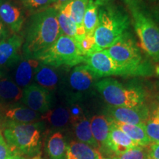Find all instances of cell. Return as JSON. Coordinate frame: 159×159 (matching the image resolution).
Masks as SVG:
<instances>
[{
  "instance_id": "22",
  "label": "cell",
  "mask_w": 159,
  "mask_h": 159,
  "mask_svg": "<svg viewBox=\"0 0 159 159\" xmlns=\"http://www.w3.org/2000/svg\"><path fill=\"white\" fill-rule=\"evenodd\" d=\"M99 150L84 143L71 141L67 144L66 159H102Z\"/></svg>"
},
{
  "instance_id": "33",
  "label": "cell",
  "mask_w": 159,
  "mask_h": 159,
  "mask_svg": "<svg viewBox=\"0 0 159 159\" xmlns=\"http://www.w3.org/2000/svg\"><path fill=\"white\" fill-rule=\"evenodd\" d=\"M8 144L5 142V139L0 140V159H9L13 155Z\"/></svg>"
},
{
  "instance_id": "34",
  "label": "cell",
  "mask_w": 159,
  "mask_h": 159,
  "mask_svg": "<svg viewBox=\"0 0 159 159\" xmlns=\"http://www.w3.org/2000/svg\"><path fill=\"white\" fill-rule=\"evenodd\" d=\"M148 152V159H159V143L150 144Z\"/></svg>"
},
{
  "instance_id": "12",
  "label": "cell",
  "mask_w": 159,
  "mask_h": 159,
  "mask_svg": "<svg viewBox=\"0 0 159 159\" xmlns=\"http://www.w3.org/2000/svg\"><path fill=\"white\" fill-rule=\"evenodd\" d=\"M23 11L12 0H0V20L13 33H19L25 22Z\"/></svg>"
},
{
  "instance_id": "1",
  "label": "cell",
  "mask_w": 159,
  "mask_h": 159,
  "mask_svg": "<svg viewBox=\"0 0 159 159\" xmlns=\"http://www.w3.org/2000/svg\"><path fill=\"white\" fill-rule=\"evenodd\" d=\"M57 14L52 6L31 16L22 46L23 57L35 59L57 41L61 35Z\"/></svg>"
},
{
  "instance_id": "24",
  "label": "cell",
  "mask_w": 159,
  "mask_h": 159,
  "mask_svg": "<svg viewBox=\"0 0 159 159\" xmlns=\"http://www.w3.org/2000/svg\"><path fill=\"white\" fill-rule=\"evenodd\" d=\"M114 123L138 146L149 147L152 144L146 134L144 125H135L117 122H114Z\"/></svg>"
},
{
  "instance_id": "21",
  "label": "cell",
  "mask_w": 159,
  "mask_h": 159,
  "mask_svg": "<svg viewBox=\"0 0 159 159\" xmlns=\"http://www.w3.org/2000/svg\"><path fill=\"white\" fill-rule=\"evenodd\" d=\"M41 120L52 129H63L70 123V114L68 107L58 106L41 114Z\"/></svg>"
},
{
  "instance_id": "10",
  "label": "cell",
  "mask_w": 159,
  "mask_h": 159,
  "mask_svg": "<svg viewBox=\"0 0 159 159\" xmlns=\"http://www.w3.org/2000/svg\"><path fill=\"white\" fill-rule=\"evenodd\" d=\"M105 113L114 122L135 125H144L150 117V111L145 105L132 108L109 105L105 109Z\"/></svg>"
},
{
  "instance_id": "2",
  "label": "cell",
  "mask_w": 159,
  "mask_h": 159,
  "mask_svg": "<svg viewBox=\"0 0 159 159\" xmlns=\"http://www.w3.org/2000/svg\"><path fill=\"white\" fill-rule=\"evenodd\" d=\"M130 18L124 10L109 3L99 7L98 23L94 38L98 50H104L116 43L126 34Z\"/></svg>"
},
{
  "instance_id": "9",
  "label": "cell",
  "mask_w": 159,
  "mask_h": 159,
  "mask_svg": "<svg viewBox=\"0 0 159 159\" xmlns=\"http://www.w3.org/2000/svg\"><path fill=\"white\" fill-rule=\"evenodd\" d=\"M21 102L31 110L43 114L52 108L53 97L49 90L36 83H31L23 89Z\"/></svg>"
},
{
  "instance_id": "6",
  "label": "cell",
  "mask_w": 159,
  "mask_h": 159,
  "mask_svg": "<svg viewBox=\"0 0 159 159\" xmlns=\"http://www.w3.org/2000/svg\"><path fill=\"white\" fill-rule=\"evenodd\" d=\"M96 88L111 106L132 108L144 105L145 93L139 87L125 86L114 79L105 78L96 83Z\"/></svg>"
},
{
  "instance_id": "35",
  "label": "cell",
  "mask_w": 159,
  "mask_h": 159,
  "mask_svg": "<svg viewBox=\"0 0 159 159\" xmlns=\"http://www.w3.org/2000/svg\"><path fill=\"white\" fill-rule=\"evenodd\" d=\"M7 37H8V30L2 23V21L0 20V41H2Z\"/></svg>"
},
{
  "instance_id": "27",
  "label": "cell",
  "mask_w": 159,
  "mask_h": 159,
  "mask_svg": "<svg viewBox=\"0 0 159 159\" xmlns=\"http://www.w3.org/2000/svg\"><path fill=\"white\" fill-rule=\"evenodd\" d=\"M98 6L94 4L88 3L83 17V28L85 30V35H94L95 29L98 23Z\"/></svg>"
},
{
  "instance_id": "8",
  "label": "cell",
  "mask_w": 159,
  "mask_h": 159,
  "mask_svg": "<svg viewBox=\"0 0 159 159\" xmlns=\"http://www.w3.org/2000/svg\"><path fill=\"white\" fill-rule=\"evenodd\" d=\"M84 62L96 78L112 75L125 76L123 69L105 50L96 51L86 55Z\"/></svg>"
},
{
  "instance_id": "43",
  "label": "cell",
  "mask_w": 159,
  "mask_h": 159,
  "mask_svg": "<svg viewBox=\"0 0 159 159\" xmlns=\"http://www.w3.org/2000/svg\"><path fill=\"white\" fill-rule=\"evenodd\" d=\"M102 159H114V158H102Z\"/></svg>"
},
{
  "instance_id": "25",
  "label": "cell",
  "mask_w": 159,
  "mask_h": 159,
  "mask_svg": "<svg viewBox=\"0 0 159 159\" xmlns=\"http://www.w3.org/2000/svg\"><path fill=\"white\" fill-rule=\"evenodd\" d=\"M73 125L74 132L76 139L78 142L84 143L99 150V146L93 136L91 128L90 121L85 116H83Z\"/></svg>"
},
{
  "instance_id": "30",
  "label": "cell",
  "mask_w": 159,
  "mask_h": 159,
  "mask_svg": "<svg viewBox=\"0 0 159 159\" xmlns=\"http://www.w3.org/2000/svg\"><path fill=\"white\" fill-rule=\"evenodd\" d=\"M148 147L136 146L114 159H148Z\"/></svg>"
},
{
  "instance_id": "42",
  "label": "cell",
  "mask_w": 159,
  "mask_h": 159,
  "mask_svg": "<svg viewBox=\"0 0 159 159\" xmlns=\"http://www.w3.org/2000/svg\"><path fill=\"white\" fill-rule=\"evenodd\" d=\"M32 159H42V158H41L39 156H35L33 157V158H32Z\"/></svg>"
},
{
  "instance_id": "38",
  "label": "cell",
  "mask_w": 159,
  "mask_h": 159,
  "mask_svg": "<svg viewBox=\"0 0 159 159\" xmlns=\"http://www.w3.org/2000/svg\"><path fill=\"white\" fill-rule=\"evenodd\" d=\"M9 159H26V158L21 156V155L13 154V155H12V156Z\"/></svg>"
},
{
  "instance_id": "13",
  "label": "cell",
  "mask_w": 159,
  "mask_h": 159,
  "mask_svg": "<svg viewBox=\"0 0 159 159\" xmlns=\"http://www.w3.org/2000/svg\"><path fill=\"white\" fill-rule=\"evenodd\" d=\"M39 64L40 61L36 59L22 56L21 61L12 69L13 77H10L20 88L25 89L31 84Z\"/></svg>"
},
{
  "instance_id": "18",
  "label": "cell",
  "mask_w": 159,
  "mask_h": 159,
  "mask_svg": "<svg viewBox=\"0 0 159 159\" xmlns=\"http://www.w3.org/2000/svg\"><path fill=\"white\" fill-rule=\"evenodd\" d=\"M57 69L40 62L35 72L33 80L36 84L49 91H54L58 87L61 80Z\"/></svg>"
},
{
  "instance_id": "20",
  "label": "cell",
  "mask_w": 159,
  "mask_h": 159,
  "mask_svg": "<svg viewBox=\"0 0 159 159\" xmlns=\"http://www.w3.org/2000/svg\"><path fill=\"white\" fill-rule=\"evenodd\" d=\"M91 128L95 141L99 148H107V143L110 133L111 119L105 115H95L90 120Z\"/></svg>"
},
{
  "instance_id": "11",
  "label": "cell",
  "mask_w": 159,
  "mask_h": 159,
  "mask_svg": "<svg viewBox=\"0 0 159 159\" xmlns=\"http://www.w3.org/2000/svg\"><path fill=\"white\" fill-rule=\"evenodd\" d=\"M23 43L22 37L17 34L0 41V69L5 74V70L13 69L22 58Z\"/></svg>"
},
{
  "instance_id": "37",
  "label": "cell",
  "mask_w": 159,
  "mask_h": 159,
  "mask_svg": "<svg viewBox=\"0 0 159 159\" xmlns=\"http://www.w3.org/2000/svg\"><path fill=\"white\" fill-rule=\"evenodd\" d=\"M111 1H112V0H89V2L94 4V5H96L99 7H101V6L111 3Z\"/></svg>"
},
{
  "instance_id": "23",
  "label": "cell",
  "mask_w": 159,
  "mask_h": 159,
  "mask_svg": "<svg viewBox=\"0 0 159 159\" xmlns=\"http://www.w3.org/2000/svg\"><path fill=\"white\" fill-rule=\"evenodd\" d=\"M88 3L89 0H72L63 7L68 11L69 14L74 20L77 26V39L75 40L76 42L85 35V30L83 28V17Z\"/></svg>"
},
{
  "instance_id": "16",
  "label": "cell",
  "mask_w": 159,
  "mask_h": 159,
  "mask_svg": "<svg viewBox=\"0 0 159 159\" xmlns=\"http://www.w3.org/2000/svg\"><path fill=\"white\" fill-rule=\"evenodd\" d=\"M136 146L138 145L135 144L122 130L117 127L114 121L111 119L110 133L107 143V149H109L117 156H119Z\"/></svg>"
},
{
  "instance_id": "7",
  "label": "cell",
  "mask_w": 159,
  "mask_h": 159,
  "mask_svg": "<svg viewBox=\"0 0 159 159\" xmlns=\"http://www.w3.org/2000/svg\"><path fill=\"white\" fill-rule=\"evenodd\" d=\"M35 59L43 64L59 68L77 66L84 62L85 56L74 39L61 35L49 48Z\"/></svg>"
},
{
  "instance_id": "15",
  "label": "cell",
  "mask_w": 159,
  "mask_h": 159,
  "mask_svg": "<svg viewBox=\"0 0 159 159\" xmlns=\"http://www.w3.org/2000/svg\"><path fill=\"white\" fill-rule=\"evenodd\" d=\"M3 121H11L16 123H33L41 121V114L31 110L25 105L17 104L2 108Z\"/></svg>"
},
{
  "instance_id": "17",
  "label": "cell",
  "mask_w": 159,
  "mask_h": 159,
  "mask_svg": "<svg viewBox=\"0 0 159 159\" xmlns=\"http://www.w3.org/2000/svg\"><path fill=\"white\" fill-rule=\"evenodd\" d=\"M23 89L18 85L9 75L0 78V105L4 107L17 104L21 101Z\"/></svg>"
},
{
  "instance_id": "41",
  "label": "cell",
  "mask_w": 159,
  "mask_h": 159,
  "mask_svg": "<svg viewBox=\"0 0 159 159\" xmlns=\"http://www.w3.org/2000/svg\"><path fill=\"white\" fill-rule=\"evenodd\" d=\"M6 75V74H5V72H4V71H2V70H1V69H0V78H1V77H2V76H3V75Z\"/></svg>"
},
{
  "instance_id": "26",
  "label": "cell",
  "mask_w": 159,
  "mask_h": 159,
  "mask_svg": "<svg viewBox=\"0 0 159 159\" xmlns=\"http://www.w3.org/2000/svg\"><path fill=\"white\" fill-rule=\"evenodd\" d=\"M57 11V19L61 35H66L75 39H77V26L74 20L69 14L68 11L64 7H61Z\"/></svg>"
},
{
  "instance_id": "31",
  "label": "cell",
  "mask_w": 159,
  "mask_h": 159,
  "mask_svg": "<svg viewBox=\"0 0 159 159\" xmlns=\"http://www.w3.org/2000/svg\"><path fill=\"white\" fill-rule=\"evenodd\" d=\"M81 52L85 57L91 53L96 51H99L97 49L96 43H95L94 35H85L83 38H81L77 42Z\"/></svg>"
},
{
  "instance_id": "19",
  "label": "cell",
  "mask_w": 159,
  "mask_h": 159,
  "mask_svg": "<svg viewBox=\"0 0 159 159\" xmlns=\"http://www.w3.org/2000/svg\"><path fill=\"white\" fill-rule=\"evenodd\" d=\"M67 143L61 131L49 134L45 143V150L50 159H66Z\"/></svg>"
},
{
  "instance_id": "40",
  "label": "cell",
  "mask_w": 159,
  "mask_h": 159,
  "mask_svg": "<svg viewBox=\"0 0 159 159\" xmlns=\"http://www.w3.org/2000/svg\"><path fill=\"white\" fill-rule=\"evenodd\" d=\"M155 113H156V114L157 115V116H158V117L159 118V105H158V108H157L156 112H155Z\"/></svg>"
},
{
  "instance_id": "14",
  "label": "cell",
  "mask_w": 159,
  "mask_h": 159,
  "mask_svg": "<svg viewBox=\"0 0 159 159\" xmlns=\"http://www.w3.org/2000/svg\"><path fill=\"white\" fill-rule=\"evenodd\" d=\"M97 79L86 64L75 66L69 77V85L76 94L89 91Z\"/></svg>"
},
{
  "instance_id": "28",
  "label": "cell",
  "mask_w": 159,
  "mask_h": 159,
  "mask_svg": "<svg viewBox=\"0 0 159 159\" xmlns=\"http://www.w3.org/2000/svg\"><path fill=\"white\" fill-rule=\"evenodd\" d=\"M144 130L151 143H159V118L154 113L144 124Z\"/></svg>"
},
{
  "instance_id": "36",
  "label": "cell",
  "mask_w": 159,
  "mask_h": 159,
  "mask_svg": "<svg viewBox=\"0 0 159 159\" xmlns=\"http://www.w3.org/2000/svg\"><path fill=\"white\" fill-rule=\"evenodd\" d=\"M71 1H72V0H56V2L53 5V7L56 10H59L61 7H63V6L70 2Z\"/></svg>"
},
{
  "instance_id": "29",
  "label": "cell",
  "mask_w": 159,
  "mask_h": 159,
  "mask_svg": "<svg viewBox=\"0 0 159 159\" xmlns=\"http://www.w3.org/2000/svg\"><path fill=\"white\" fill-rule=\"evenodd\" d=\"M26 10L33 13L41 11L54 5L56 0H18Z\"/></svg>"
},
{
  "instance_id": "32",
  "label": "cell",
  "mask_w": 159,
  "mask_h": 159,
  "mask_svg": "<svg viewBox=\"0 0 159 159\" xmlns=\"http://www.w3.org/2000/svg\"><path fill=\"white\" fill-rule=\"evenodd\" d=\"M67 107H68L69 114H70L71 125H74L75 122L85 116L83 109L80 106V105L77 102V99H70L69 105Z\"/></svg>"
},
{
  "instance_id": "5",
  "label": "cell",
  "mask_w": 159,
  "mask_h": 159,
  "mask_svg": "<svg viewBox=\"0 0 159 159\" xmlns=\"http://www.w3.org/2000/svg\"><path fill=\"white\" fill-rule=\"evenodd\" d=\"M128 3L133 24L144 52L156 62H159V27L137 0H125Z\"/></svg>"
},
{
  "instance_id": "39",
  "label": "cell",
  "mask_w": 159,
  "mask_h": 159,
  "mask_svg": "<svg viewBox=\"0 0 159 159\" xmlns=\"http://www.w3.org/2000/svg\"><path fill=\"white\" fill-rule=\"evenodd\" d=\"M4 139L2 135V120L1 117H0V140Z\"/></svg>"
},
{
  "instance_id": "4",
  "label": "cell",
  "mask_w": 159,
  "mask_h": 159,
  "mask_svg": "<svg viewBox=\"0 0 159 159\" xmlns=\"http://www.w3.org/2000/svg\"><path fill=\"white\" fill-rule=\"evenodd\" d=\"M104 50L123 69L125 77L149 76L154 73L153 66L143 58L142 52L128 33Z\"/></svg>"
},
{
  "instance_id": "3",
  "label": "cell",
  "mask_w": 159,
  "mask_h": 159,
  "mask_svg": "<svg viewBox=\"0 0 159 159\" xmlns=\"http://www.w3.org/2000/svg\"><path fill=\"white\" fill-rule=\"evenodd\" d=\"M45 123H16L2 121V133L13 154L34 157L40 152Z\"/></svg>"
}]
</instances>
